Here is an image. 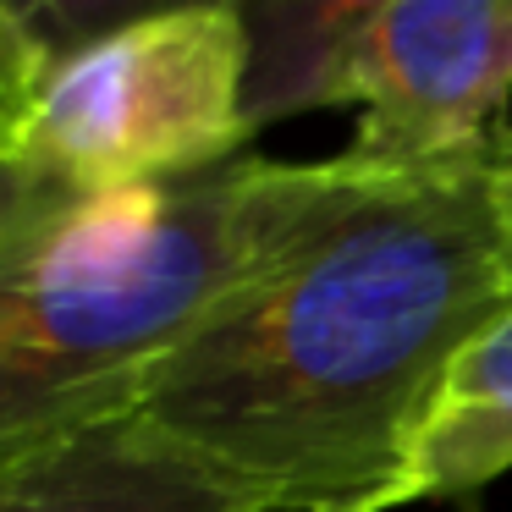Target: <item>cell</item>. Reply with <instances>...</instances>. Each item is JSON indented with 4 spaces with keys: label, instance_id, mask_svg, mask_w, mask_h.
<instances>
[{
    "label": "cell",
    "instance_id": "obj_2",
    "mask_svg": "<svg viewBox=\"0 0 512 512\" xmlns=\"http://www.w3.org/2000/svg\"><path fill=\"white\" fill-rule=\"evenodd\" d=\"M364 160L237 155L204 177L72 193L0 254V479L138 413L144 375L303 248Z\"/></svg>",
    "mask_w": 512,
    "mask_h": 512
},
{
    "label": "cell",
    "instance_id": "obj_7",
    "mask_svg": "<svg viewBox=\"0 0 512 512\" xmlns=\"http://www.w3.org/2000/svg\"><path fill=\"white\" fill-rule=\"evenodd\" d=\"M254 39V127L342 105V56L386 0H232Z\"/></svg>",
    "mask_w": 512,
    "mask_h": 512
},
{
    "label": "cell",
    "instance_id": "obj_11",
    "mask_svg": "<svg viewBox=\"0 0 512 512\" xmlns=\"http://www.w3.org/2000/svg\"><path fill=\"white\" fill-rule=\"evenodd\" d=\"M496 210H501V232H507V254H512V144L501 149V166H496Z\"/></svg>",
    "mask_w": 512,
    "mask_h": 512
},
{
    "label": "cell",
    "instance_id": "obj_1",
    "mask_svg": "<svg viewBox=\"0 0 512 512\" xmlns=\"http://www.w3.org/2000/svg\"><path fill=\"white\" fill-rule=\"evenodd\" d=\"M364 166L353 199L138 386V419L265 512H391L457 347L512 298L501 149Z\"/></svg>",
    "mask_w": 512,
    "mask_h": 512
},
{
    "label": "cell",
    "instance_id": "obj_4",
    "mask_svg": "<svg viewBox=\"0 0 512 512\" xmlns=\"http://www.w3.org/2000/svg\"><path fill=\"white\" fill-rule=\"evenodd\" d=\"M512 0H386L342 56V105L358 111L347 155L424 171L507 138Z\"/></svg>",
    "mask_w": 512,
    "mask_h": 512
},
{
    "label": "cell",
    "instance_id": "obj_3",
    "mask_svg": "<svg viewBox=\"0 0 512 512\" xmlns=\"http://www.w3.org/2000/svg\"><path fill=\"white\" fill-rule=\"evenodd\" d=\"M254 39L232 0L127 23L50 61L23 155L67 193L182 182L254 144Z\"/></svg>",
    "mask_w": 512,
    "mask_h": 512
},
{
    "label": "cell",
    "instance_id": "obj_10",
    "mask_svg": "<svg viewBox=\"0 0 512 512\" xmlns=\"http://www.w3.org/2000/svg\"><path fill=\"white\" fill-rule=\"evenodd\" d=\"M72 193L61 182H50L45 171H34L28 160L0 155V254L17 243L34 221H45L56 204H67Z\"/></svg>",
    "mask_w": 512,
    "mask_h": 512
},
{
    "label": "cell",
    "instance_id": "obj_5",
    "mask_svg": "<svg viewBox=\"0 0 512 512\" xmlns=\"http://www.w3.org/2000/svg\"><path fill=\"white\" fill-rule=\"evenodd\" d=\"M0 512H265L254 490L171 446L138 413L94 424L34 468L0 479Z\"/></svg>",
    "mask_w": 512,
    "mask_h": 512
},
{
    "label": "cell",
    "instance_id": "obj_6",
    "mask_svg": "<svg viewBox=\"0 0 512 512\" xmlns=\"http://www.w3.org/2000/svg\"><path fill=\"white\" fill-rule=\"evenodd\" d=\"M512 468V298L457 347L435 386L419 435L408 446V468L397 485V507L413 501H468Z\"/></svg>",
    "mask_w": 512,
    "mask_h": 512
},
{
    "label": "cell",
    "instance_id": "obj_8",
    "mask_svg": "<svg viewBox=\"0 0 512 512\" xmlns=\"http://www.w3.org/2000/svg\"><path fill=\"white\" fill-rule=\"evenodd\" d=\"M182 6H215V0H6V12L34 34V45L50 61H61L67 50L100 34H116V28L160 12H182Z\"/></svg>",
    "mask_w": 512,
    "mask_h": 512
},
{
    "label": "cell",
    "instance_id": "obj_9",
    "mask_svg": "<svg viewBox=\"0 0 512 512\" xmlns=\"http://www.w3.org/2000/svg\"><path fill=\"white\" fill-rule=\"evenodd\" d=\"M45 78H50V56L0 0V155L12 160L23 155V138H28V122H34Z\"/></svg>",
    "mask_w": 512,
    "mask_h": 512
}]
</instances>
